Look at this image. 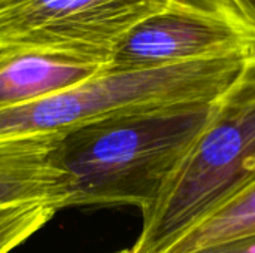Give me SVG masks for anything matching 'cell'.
<instances>
[{"label":"cell","instance_id":"1","mask_svg":"<svg viewBox=\"0 0 255 253\" xmlns=\"http://www.w3.org/2000/svg\"><path fill=\"white\" fill-rule=\"evenodd\" d=\"M215 101L130 112L63 134L67 207L146 210L206 125Z\"/></svg>","mask_w":255,"mask_h":253},{"label":"cell","instance_id":"2","mask_svg":"<svg viewBox=\"0 0 255 253\" xmlns=\"http://www.w3.org/2000/svg\"><path fill=\"white\" fill-rule=\"evenodd\" d=\"M255 183V52L214 110L157 200L142 213L131 253H161Z\"/></svg>","mask_w":255,"mask_h":253},{"label":"cell","instance_id":"3","mask_svg":"<svg viewBox=\"0 0 255 253\" xmlns=\"http://www.w3.org/2000/svg\"><path fill=\"white\" fill-rule=\"evenodd\" d=\"M255 52V51H254ZM253 52L146 70H103L64 91L0 109V140L66 134L130 112L215 101Z\"/></svg>","mask_w":255,"mask_h":253},{"label":"cell","instance_id":"4","mask_svg":"<svg viewBox=\"0 0 255 253\" xmlns=\"http://www.w3.org/2000/svg\"><path fill=\"white\" fill-rule=\"evenodd\" d=\"M170 0H0V48H40L109 66L121 40Z\"/></svg>","mask_w":255,"mask_h":253},{"label":"cell","instance_id":"5","mask_svg":"<svg viewBox=\"0 0 255 253\" xmlns=\"http://www.w3.org/2000/svg\"><path fill=\"white\" fill-rule=\"evenodd\" d=\"M254 51L253 34L223 18L170 0L121 40L108 70H146Z\"/></svg>","mask_w":255,"mask_h":253},{"label":"cell","instance_id":"6","mask_svg":"<svg viewBox=\"0 0 255 253\" xmlns=\"http://www.w3.org/2000/svg\"><path fill=\"white\" fill-rule=\"evenodd\" d=\"M61 134L0 140V209H66L69 182L60 158Z\"/></svg>","mask_w":255,"mask_h":253},{"label":"cell","instance_id":"7","mask_svg":"<svg viewBox=\"0 0 255 253\" xmlns=\"http://www.w3.org/2000/svg\"><path fill=\"white\" fill-rule=\"evenodd\" d=\"M108 66L40 48H0V109L37 101L106 70Z\"/></svg>","mask_w":255,"mask_h":253},{"label":"cell","instance_id":"8","mask_svg":"<svg viewBox=\"0 0 255 253\" xmlns=\"http://www.w3.org/2000/svg\"><path fill=\"white\" fill-rule=\"evenodd\" d=\"M255 236V183L175 239L161 253H185Z\"/></svg>","mask_w":255,"mask_h":253},{"label":"cell","instance_id":"9","mask_svg":"<svg viewBox=\"0 0 255 253\" xmlns=\"http://www.w3.org/2000/svg\"><path fill=\"white\" fill-rule=\"evenodd\" d=\"M58 210L51 206L0 209V253H10L40 231Z\"/></svg>","mask_w":255,"mask_h":253},{"label":"cell","instance_id":"10","mask_svg":"<svg viewBox=\"0 0 255 253\" xmlns=\"http://www.w3.org/2000/svg\"><path fill=\"white\" fill-rule=\"evenodd\" d=\"M229 21L255 37V0H172Z\"/></svg>","mask_w":255,"mask_h":253},{"label":"cell","instance_id":"11","mask_svg":"<svg viewBox=\"0 0 255 253\" xmlns=\"http://www.w3.org/2000/svg\"><path fill=\"white\" fill-rule=\"evenodd\" d=\"M115 253H131L130 249H123ZM185 253H255V236L235 239L211 246H205L196 251H190Z\"/></svg>","mask_w":255,"mask_h":253}]
</instances>
